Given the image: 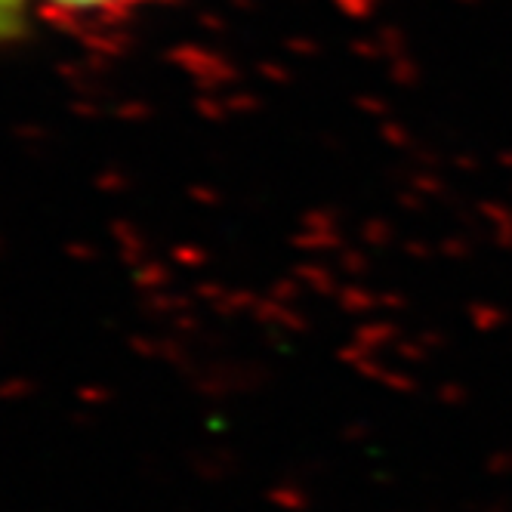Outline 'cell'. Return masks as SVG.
Here are the masks:
<instances>
[{
    "instance_id": "cell-1",
    "label": "cell",
    "mask_w": 512,
    "mask_h": 512,
    "mask_svg": "<svg viewBox=\"0 0 512 512\" xmlns=\"http://www.w3.org/2000/svg\"><path fill=\"white\" fill-rule=\"evenodd\" d=\"M41 4L62 16H118L145 0H41Z\"/></svg>"
},
{
    "instance_id": "cell-2",
    "label": "cell",
    "mask_w": 512,
    "mask_h": 512,
    "mask_svg": "<svg viewBox=\"0 0 512 512\" xmlns=\"http://www.w3.org/2000/svg\"><path fill=\"white\" fill-rule=\"evenodd\" d=\"M22 16V0H0V34H10Z\"/></svg>"
}]
</instances>
